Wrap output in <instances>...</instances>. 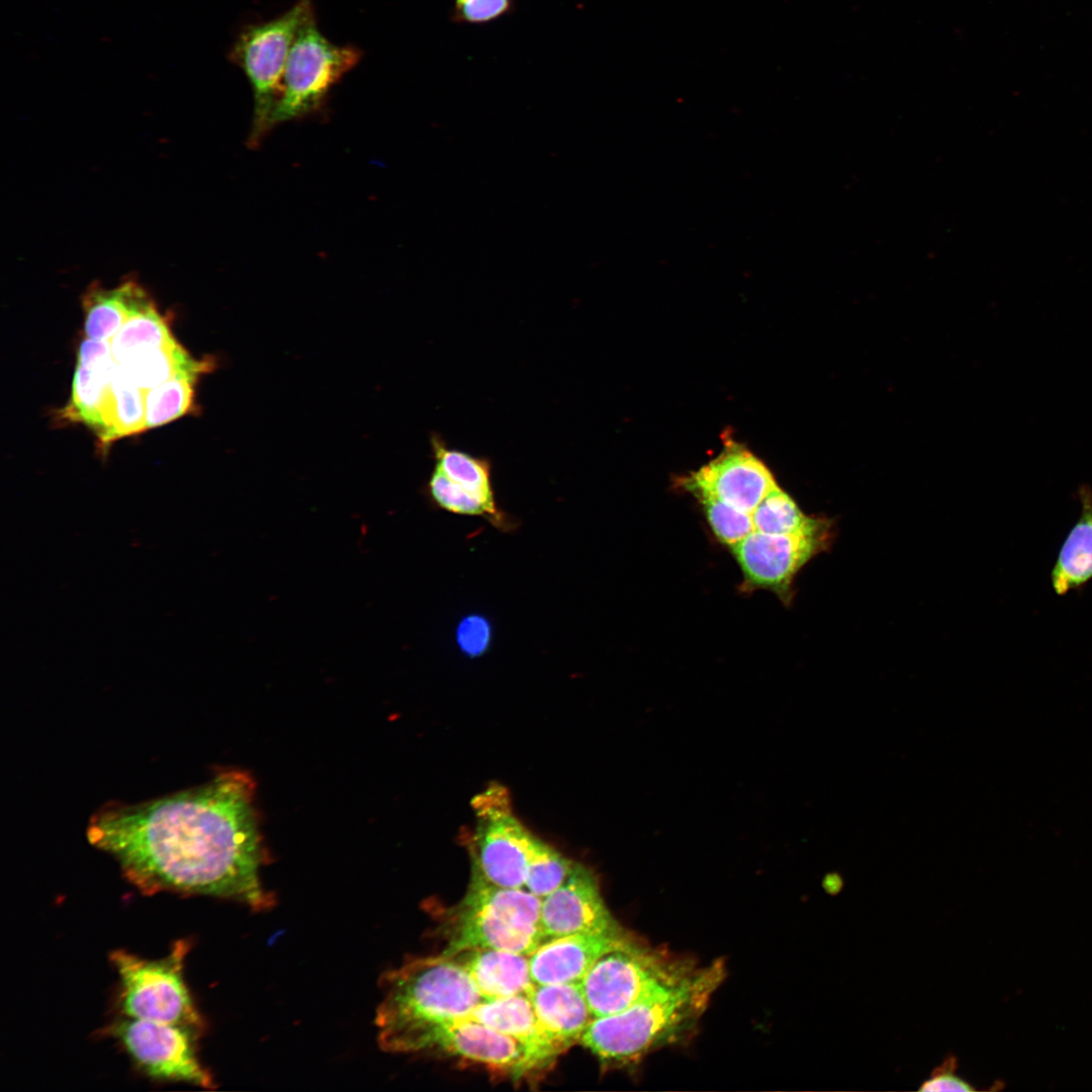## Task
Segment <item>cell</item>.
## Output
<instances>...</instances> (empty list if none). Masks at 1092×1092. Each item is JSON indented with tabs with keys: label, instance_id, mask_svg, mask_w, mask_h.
<instances>
[{
	"label": "cell",
	"instance_id": "6da1fadb",
	"mask_svg": "<svg viewBox=\"0 0 1092 1092\" xmlns=\"http://www.w3.org/2000/svg\"><path fill=\"white\" fill-rule=\"evenodd\" d=\"M255 793L247 771L224 769L183 792L100 810L88 839L146 892L232 898L264 909L272 898L260 878L267 855Z\"/></svg>",
	"mask_w": 1092,
	"mask_h": 1092
},
{
	"label": "cell",
	"instance_id": "7a4b0ae2",
	"mask_svg": "<svg viewBox=\"0 0 1092 1092\" xmlns=\"http://www.w3.org/2000/svg\"><path fill=\"white\" fill-rule=\"evenodd\" d=\"M724 970L715 963L661 983L616 1014L593 1018L580 1042L605 1063H627L672 1041L691 1027L720 985Z\"/></svg>",
	"mask_w": 1092,
	"mask_h": 1092
},
{
	"label": "cell",
	"instance_id": "3957f363",
	"mask_svg": "<svg viewBox=\"0 0 1092 1092\" xmlns=\"http://www.w3.org/2000/svg\"><path fill=\"white\" fill-rule=\"evenodd\" d=\"M382 983L375 1017L380 1045L425 1023L466 1018L484 1001L465 970L443 953L405 963Z\"/></svg>",
	"mask_w": 1092,
	"mask_h": 1092
},
{
	"label": "cell",
	"instance_id": "277c9868",
	"mask_svg": "<svg viewBox=\"0 0 1092 1092\" xmlns=\"http://www.w3.org/2000/svg\"><path fill=\"white\" fill-rule=\"evenodd\" d=\"M314 11L313 0H297L272 19L243 25L229 49L228 60L242 70L253 93L247 139L251 149L259 147L270 132L291 47L302 23Z\"/></svg>",
	"mask_w": 1092,
	"mask_h": 1092
},
{
	"label": "cell",
	"instance_id": "5b68a950",
	"mask_svg": "<svg viewBox=\"0 0 1092 1092\" xmlns=\"http://www.w3.org/2000/svg\"><path fill=\"white\" fill-rule=\"evenodd\" d=\"M363 52L339 46L320 30L315 11L302 23L287 60L282 94L270 119L274 127L323 113L332 89L355 68Z\"/></svg>",
	"mask_w": 1092,
	"mask_h": 1092
},
{
	"label": "cell",
	"instance_id": "8992f818",
	"mask_svg": "<svg viewBox=\"0 0 1092 1092\" xmlns=\"http://www.w3.org/2000/svg\"><path fill=\"white\" fill-rule=\"evenodd\" d=\"M187 945L177 941L159 960H146L124 950L111 954L120 981L119 1004L127 1017L181 1024L198 1030L201 1019L184 980Z\"/></svg>",
	"mask_w": 1092,
	"mask_h": 1092
},
{
	"label": "cell",
	"instance_id": "52a82bcc",
	"mask_svg": "<svg viewBox=\"0 0 1092 1092\" xmlns=\"http://www.w3.org/2000/svg\"><path fill=\"white\" fill-rule=\"evenodd\" d=\"M471 804L476 817L467 840L472 868L496 886L525 888L536 836L514 814L508 791L490 785Z\"/></svg>",
	"mask_w": 1092,
	"mask_h": 1092
},
{
	"label": "cell",
	"instance_id": "ba28073f",
	"mask_svg": "<svg viewBox=\"0 0 1092 1092\" xmlns=\"http://www.w3.org/2000/svg\"><path fill=\"white\" fill-rule=\"evenodd\" d=\"M390 1053L442 1052L494 1070L524 1076L531 1072L523 1044L490 1027L467 1018L425 1023L386 1041Z\"/></svg>",
	"mask_w": 1092,
	"mask_h": 1092
},
{
	"label": "cell",
	"instance_id": "9c48e42d",
	"mask_svg": "<svg viewBox=\"0 0 1092 1092\" xmlns=\"http://www.w3.org/2000/svg\"><path fill=\"white\" fill-rule=\"evenodd\" d=\"M834 536L832 519L814 517L808 527L793 534L752 532L732 550L747 583L790 601L796 574L812 557L829 549Z\"/></svg>",
	"mask_w": 1092,
	"mask_h": 1092
},
{
	"label": "cell",
	"instance_id": "30bf717a",
	"mask_svg": "<svg viewBox=\"0 0 1092 1092\" xmlns=\"http://www.w3.org/2000/svg\"><path fill=\"white\" fill-rule=\"evenodd\" d=\"M686 970L629 941L600 957L580 986L597 1018L624 1011Z\"/></svg>",
	"mask_w": 1092,
	"mask_h": 1092
},
{
	"label": "cell",
	"instance_id": "8fae6325",
	"mask_svg": "<svg viewBox=\"0 0 1092 1092\" xmlns=\"http://www.w3.org/2000/svg\"><path fill=\"white\" fill-rule=\"evenodd\" d=\"M195 1032L181 1024L127 1016L109 1027V1033L148 1076L211 1087V1076L197 1057Z\"/></svg>",
	"mask_w": 1092,
	"mask_h": 1092
},
{
	"label": "cell",
	"instance_id": "7c38bea8",
	"mask_svg": "<svg viewBox=\"0 0 1092 1092\" xmlns=\"http://www.w3.org/2000/svg\"><path fill=\"white\" fill-rule=\"evenodd\" d=\"M540 929L543 940L577 932L622 929L609 911L593 871L574 863L568 878L542 899Z\"/></svg>",
	"mask_w": 1092,
	"mask_h": 1092
},
{
	"label": "cell",
	"instance_id": "4fadbf2b",
	"mask_svg": "<svg viewBox=\"0 0 1092 1092\" xmlns=\"http://www.w3.org/2000/svg\"><path fill=\"white\" fill-rule=\"evenodd\" d=\"M686 485L698 497H712L752 515L777 483L761 461L733 446L693 473Z\"/></svg>",
	"mask_w": 1092,
	"mask_h": 1092
},
{
	"label": "cell",
	"instance_id": "5bb4252c",
	"mask_svg": "<svg viewBox=\"0 0 1092 1092\" xmlns=\"http://www.w3.org/2000/svg\"><path fill=\"white\" fill-rule=\"evenodd\" d=\"M448 943L443 954L451 957L471 948H494L531 954L543 940L539 926L518 922L497 911L461 901L449 914Z\"/></svg>",
	"mask_w": 1092,
	"mask_h": 1092
},
{
	"label": "cell",
	"instance_id": "9a60e30c",
	"mask_svg": "<svg viewBox=\"0 0 1092 1092\" xmlns=\"http://www.w3.org/2000/svg\"><path fill=\"white\" fill-rule=\"evenodd\" d=\"M629 941L623 929L544 939L529 954L532 980L536 985L578 983L600 957Z\"/></svg>",
	"mask_w": 1092,
	"mask_h": 1092
},
{
	"label": "cell",
	"instance_id": "2e32d148",
	"mask_svg": "<svg viewBox=\"0 0 1092 1092\" xmlns=\"http://www.w3.org/2000/svg\"><path fill=\"white\" fill-rule=\"evenodd\" d=\"M513 1037L525 1046L531 1070L542 1069L564 1052L540 1026L530 995L484 1000L466 1017Z\"/></svg>",
	"mask_w": 1092,
	"mask_h": 1092
},
{
	"label": "cell",
	"instance_id": "e0dca14e",
	"mask_svg": "<svg viewBox=\"0 0 1092 1092\" xmlns=\"http://www.w3.org/2000/svg\"><path fill=\"white\" fill-rule=\"evenodd\" d=\"M451 958L465 970L484 1000L531 995L536 985L531 976L529 954L471 948Z\"/></svg>",
	"mask_w": 1092,
	"mask_h": 1092
},
{
	"label": "cell",
	"instance_id": "ac0fdd59",
	"mask_svg": "<svg viewBox=\"0 0 1092 1092\" xmlns=\"http://www.w3.org/2000/svg\"><path fill=\"white\" fill-rule=\"evenodd\" d=\"M530 998L540 1026L563 1051L580 1041L594 1018L580 982L535 985Z\"/></svg>",
	"mask_w": 1092,
	"mask_h": 1092
},
{
	"label": "cell",
	"instance_id": "d6986e66",
	"mask_svg": "<svg viewBox=\"0 0 1092 1092\" xmlns=\"http://www.w3.org/2000/svg\"><path fill=\"white\" fill-rule=\"evenodd\" d=\"M1081 514L1064 541L1051 573L1058 596L1082 589L1092 579V488L1081 484Z\"/></svg>",
	"mask_w": 1092,
	"mask_h": 1092
},
{
	"label": "cell",
	"instance_id": "ffe728a7",
	"mask_svg": "<svg viewBox=\"0 0 1092 1092\" xmlns=\"http://www.w3.org/2000/svg\"><path fill=\"white\" fill-rule=\"evenodd\" d=\"M426 493L436 508L446 512L470 517H480L492 527L508 533L516 529V519L504 512L489 496L451 481L434 468L427 484Z\"/></svg>",
	"mask_w": 1092,
	"mask_h": 1092
},
{
	"label": "cell",
	"instance_id": "44dd1931",
	"mask_svg": "<svg viewBox=\"0 0 1092 1092\" xmlns=\"http://www.w3.org/2000/svg\"><path fill=\"white\" fill-rule=\"evenodd\" d=\"M144 288L128 280L115 288L106 289L92 284L83 296L86 338L109 340L121 328L135 299Z\"/></svg>",
	"mask_w": 1092,
	"mask_h": 1092
},
{
	"label": "cell",
	"instance_id": "7402d4cb",
	"mask_svg": "<svg viewBox=\"0 0 1092 1092\" xmlns=\"http://www.w3.org/2000/svg\"><path fill=\"white\" fill-rule=\"evenodd\" d=\"M434 468L451 481L485 495L495 496L492 486V463L486 457L450 447L439 435L431 437Z\"/></svg>",
	"mask_w": 1092,
	"mask_h": 1092
},
{
	"label": "cell",
	"instance_id": "603a6c76",
	"mask_svg": "<svg viewBox=\"0 0 1092 1092\" xmlns=\"http://www.w3.org/2000/svg\"><path fill=\"white\" fill-rule=\"evenodd\" d=\"M199 373H181L146 395V428H156L184 415L193 403Z\"/></svg>",
	"mask_w": 1092,
	"mask_h": 1092
},
{
	"label": "cell",
	"instance_id": "cb8c5ba5",
	"mask_svg": "<svg viewBox=\"0 0 1092 1092\" xmlns=\"http://www.w3.org/2000/svg\"><path fill=\"white\" fill-rule=\"evenodd\" d=\"M574 863L560 851L535 837L527 867L525 889L543 899L562 885Z\"/></svg>",
	"mask_w": 1092,
	"mask_h": 1092
},
{
	"label": "cell",
	"instance_id": "d4e9b609",
	"mask_svg": "<svg viewBox=\"0 0 1092 1092\" xmlns=\"http://www.w3.org/2000/svg\"><path fill=\"white\" fill-rule=\"evenodd\" d=\"M753 532L793 534L804 530L814 517L806 516L796 502L778 485L752 513Z\"/></svg>",
	"mask_w": 1092,
	"mask_h": 1092
},
{
	"label": "cell",
	"instance_id": "484cf974",
	"mask_svg": "<svg viewBox=\"0 0 1092 1092\" xmlns=\"http://www.w3.org/2000/svg\"><path fill=\"white\" fill-rule=\"evenodd\" d=\"M709 524L726 545L733 548L754 531L752 516L712 497H699Z\"/></svg>",
	"mask_w": 1092,
	"mask_h": 1092
},
{
	"label": "cell",
	"instance_id": "4316f807",
	"mask_svg": "<svg viewBox=\"0 0 1092 1092\" xmlns=\"http://www.w3.org/2000/svg\"><path fill=\"white\" fill-rule=\"evenodd\" d=\"M516 0H451L450 19L457 24L485 25L513 14Z\"/></svg>",
	"mask_w": 1092,
	"mask_h": 1092
},
{
	"label": "cell",
	"instance_id": "83f0119b",
	"mask_svg": "<svg viewBox=\"0 0 1092 1092\" xmlns=\"http://www.w3.org/2000/svg\"><path fill=\"white\" fill-rule=\"evenodd\" d=\"M492 641V626L479 614L463 617L456 628V642L464 655L478 657L486 653Z\"/></svg>",
	"mask_w": 1092,
	"mask_h": 1092
},
{
	"label": "cell",
	"instance_id": "f1b7e54d",
	"mask_svg": "<svg viewBox=\"0 0 1092 1092\" xmlns=\"http://www.w3.org/2000/svg\"><path fill=\"white\" fill-rule=\"evenodd\" d=\"M958 1069V1059L953 1055H948L940 1065L935 1067L931 1072L930 1077L923 1081L919 1087L920 1091H975L976 1088L965 1079L959 1077L956 1073Z\"/></svg>",
	"mask_w": 1092,
	"mask_h": 1092
},
{
	"label": "cell",
	"instance_id": "f546056e",
	"mask_svg": "<svg viewBox=\"0 0 1092 1092\" xmlns=\"http://www.w3.org/2000/svg\"><path fill=\"white\" fill-rule=\"evenodd\" d=\"M823 887L826 892L835 895L842 889V880L837 874L827 875L823 881Z\"/></svg>",
	"mask_w": 1092,
	"mask_h": 1092
}]
</instances>
